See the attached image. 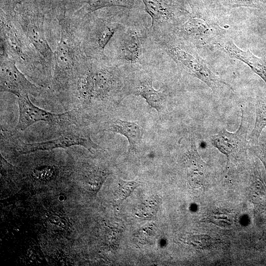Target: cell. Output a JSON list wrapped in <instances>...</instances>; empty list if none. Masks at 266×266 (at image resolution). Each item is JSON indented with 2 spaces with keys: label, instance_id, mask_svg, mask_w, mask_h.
I'll use <instances>...</instances> for the list:
<instances>
[{
  "label": "cell",
  "instance_id": "1",
  "mask_svg": "<svg viewBox=\"0 0 266 266\" xmlns=\"http://www.w3.org/2000/svg\"><path fill=\"white\" fill-rule=\"evenodd\" d=\"M157 48L168 55L181 68L218 91L225 83L208 67L197 48L175 33L152 38Z\"/></svg>",
  "mask_w": 266,
  "mask_h": 266
},
{
  "label": "cell",
  "instance_id": "2",
  "mask_svg": "<svg viewBox=\"0 0 266 266\" xmlns=\"http://www.w3.org/2000/svg\"><path fill=\"white\" fill-rule=\"evenodd\" d=\"M115 34L116 54L114 62L139 66L151 60V53L156 47L147 21L129 17Z\"/></svg>",
  "mask_w": 266,
  "mask_h": 266
},
{
  "label": "cell",
  "instance_id": "3",
  "mask_svg": "<svg viewBox=\"0 0 266 266\" xmlns=\"http://www.w3.org/2000/svg\"><path fill=\"white\" fill-rule=\"evenodd\" d=\"M152 19L151 37L175 33L191 16L185 0H142Z\"/></svg>",
  "mask_w": 266,
  "mask_h": 266
},
{
  "label": "cell",
  "instance_id": "4",
  "mask_svg": "<svg viewBox=\"0 0 266 266\" xmlns=\"http://www.w3.org/2000/svg\"><path fill=\"white\" fill-rule=\"evenodd\" d=\"M175 33L198 48L215 45L225 36L226 31L215 22L193 12Z\"/></svg>",
  "mask_w": 266,
  "mask_h": 266
},
{
  "label": "cell",
  "instance_id": "5",
  "mask_svg": "<svg viewBox=\"0 0 266 266\" xmlns=\"http://www.w3.org/2000/svg\"><path fill=\"white\" fill-rule=\"evenodd\" d=\"M73 145L82 146L90 151L100 147L91 139L89 131L77 127H71L60 135L50 140L33 143H23L18 150L20 154L40 150H50L57 148H66Z\"/></svg>",
  "mask_w": 266,
  "mask_h": 266
},
{
  "label": "cell",
  "instance_id": "6",
  "mask_svg": "<svg viewBox=\"0 0 266 266\" xmlns=\"http://www.w3.org/2000/svg\"><path fill=\"white\" fill-rule=\"evenodd\" d=\"M19 107V118L16 129L24 131L29 126L38 121H44L50 125L66 126L74 124L75 120L73 113L70 112L55 114L40 108L33 104L29 96L18 98Z\"/></svg>",
  "mask_w": 266,
  "mask_h": 266
},
{
  "label": "cell",
  "instance_id": "7",
  "mask_svg": "<svg viewBox=\"0 0 266 266\" xmlns=\"http://www.w3.org/2000/svg\"><path fill=\"white\" fill-rule=\"evenodd\" d=\"M0 91L11 93L18 98L29 95L36 96L41 92V88L29 81L3 52L0 57Z\"/></svg>",
  "mask_w": 266,
  "mask_h": 266
},
{
  "label": "cell",
  "instance_id": "8",
  "mask_svg": "<svg viewBox=\"0 0 266 266\" xmlns=\"http://www.w3.org/2000/svg\"><path fill=\"white\" fill-rule=\"evenodd\" d=\"M249 125L241 108V119L237 130L233 133L223 130L210 137L211 144L229 160L244 155L250 147L247 139Z\"/></svg>",
  "mask_w": 266,
  "mask_h": 266
},
{
  "label": "cell",
  "instance_id": "9",
  "mask_svg": "<svg viewBox=\"0 0 266 266\" xmlns=\"http://www.w3.org/2000/svg\"><path fill=\"white\" fill-rule=\"evenodd\" d=\"M20 23L29 41L43 59L51 64L53 53L44 33L43 15L32 10L23 11L20 14Z\"/></svg>",
  "mask_w": 266,
  "mask_h": 266
},
{
  "label": "cell",
  "instance_id": "10",
  "mask_svg": "<svg viewBox=\"0 0 266 266\" xmlns=\"http://www.w3.org/2000/svg\"><path fill=\"white\" fill-rule=\"evenodd\" d=\"M61 38L54 55L56 68L64 72L71 71L80 61L79 51L69 24L65 17L60 18Z\"/></svg>",
  "mask_w": 266,
  "mask_h": 266
},
{
  "label": "cell",
  "instance_id": "11",
  "mask_svg": "<svg viewBox=\"0 0 266 266\" xmlns=\"http://www.w3.org/2000/svg\"><path fill=\"white\" fill-rule=\"evenodd\" d=\"M129 17L120 14L108 19H100L95 21L90 35V51L93 59H105L103 50L106 45Z\"/></svg>",
  "mask_w": 266,
  "mask_h": 266
},
{
  "label": "cell",
  "instance_id": "12",
  "mask_svg": "<svg viewBox=\"0 0 266 266\" xmlns=\"http://www.w3.org/2000/svg\"><path fill=\"white\" fill-rule=\"evenodd\" d=\"M216 47L230 57L247 65L266 83V62L253 54L249 50H243L238 47L231 38L224 36L215 44Z\"/></svg>",
  "mask_w": 266,
  "mask_h": 266
},
{
  "label": "cell",
  "instance_id": "13",
  "mask_svg": "<svg viewBox=\"0 0 266 266\" xmlns=\"http://www.w3.org/2000/svg\"><path fill=\"white\" fill-rule=\"evenodd\" d=\"M108 131L125 136L129 142L130 149L136 150L142 143L143 130L135 122L117 118L109 126Z\"/></svg>",
  "mask_w": 266,
  "mask_h": 266
},
{
  "label": "cell",
  "instance_id": "14",
  "mask_svg": "<svg viewBox=\"0 0 266 266\" xmlns=\"http://www.w3.org/2000/svg\"><path fill=\"white\" fill-rule=\"evenodd\" d=\"M256 119L253 131L249 136V142L255 144L261 135V133L266 126V97H258L256 98Z\"/></svg>",
  "mask_w": 266,
  "mask_h": 266
},
{
  "label": "cell",
  "instance_id": "15",
  "mask_svg": "<svg viewBox=\"0 0 266 266\" xmlns=\"http://www.w3.org/2000/svg\"><path fill=\"white\" fill-rule=\"evenodd\" d=\"M111 6L133 8L136 7V0H87L85 11L89 13L103 7Z\"/></svg>",
  "mask_w": 266,
  "mask_h": 266
},
{
  "label": "cell",
  "instance_id": "16",
  "mask_svg": "<svg viewBox=\"0 0 266 266\" xmlns=\"http://www.w3.org/2000/svg\"><path fill=\"white\" fill-rule=\"evenodd\" d=\"M138 184L136 181H128L120 179L116 200V203H121L133 191Z\"/></svg>",
  "mask_w": 266,
  "mask_h": 266
},
{
  "label": "cell",
  "instance_id": "17",
  "mask_svg": "<svg viewBox=\"0 0 266 266\" xmlns=\"http://www.w3.org/2000/svg\"><path fill=\"white\" fill-rule=\"evenodd\" d=\"M88 176V183L93 192L97 193L106 178V173L99 169H93Z\"/></svg>",
  "mask_w": 266,
  "mask_h": 266
},
{
  "label": "cell",
  "instance_id": "18",
  "mask_svg": "<svg viewBox=\"0 0 266 266\" xmlns=\"http://www.w3.org/2000/svg\"><path fill=\"white\" fill-rule=\"evenodd\" d=\"M249 148L263 163L266 171V134L261 135L257 143Z\"/></svg>",
  "mask_w": 266,
  "mask_h": 266
},
{
  "label": "cell",
  "instance_id": "19",
  "mask_svg": "<svg viewBox=\"0 0 266 266\" xmlns=\"http://www.w3.org/2000/svg\"><path fill=\"white\" fill-rule=\"evenodd\" d=\"M266 2V0H225L226 4L232 8L249 7L259 8Z\"/></svg>",
  "mask_w": 266,
  "mask_h": 266
},
{
  "label": "cell",
  "instance_id": "20",
  "mask_svg": "<svg viewBox=\"0 0 266 266\" xmlns=\"http://www.w3.org/2000/svg\"><path fill=\"white\" fill-rule=\"evenodd\" d=\"M158 204L156 200L149 201L146 204H144L140 212H141L139 215L143 218H152L155 216L158 209Z\"/></svg>",
  "mask_w": 266,
  "mask_h": 266
}]
</instances>
